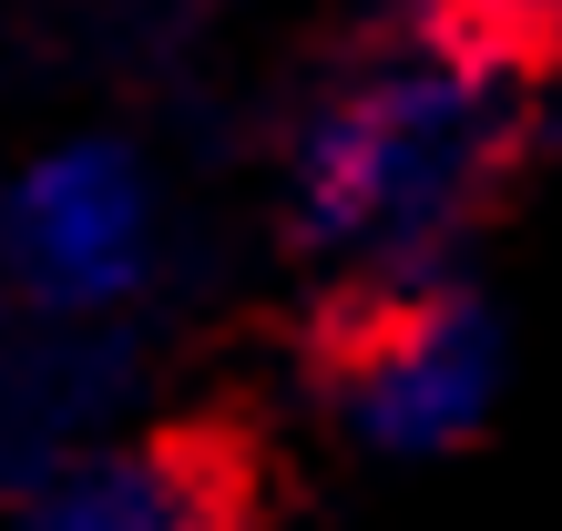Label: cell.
I'll return each instance as SVG.
<instances>
[{"label": "cell", "mask_w": 562, "mask_h": 531, "mask_svg": "<svg viewBox=\"0 0 562 531\" xmlns=\"http://www.w3.org/2000/svg\"><path fill=\"white\" fill-rule=\"evenodd\" d=\"M521 82H532L521 52H491L440 21L429 42L348 72L296 133V246L317 266H348L358 286L429 276V256L491 205L502 163L521 154V123H532Z\"/></svg>", "instance_id": "obj_1"}, {"label": "cell", "mask_w": 562, "mask_h": 531, "mask_svg": "<svg viewBox=\"0 0 562 531\" xmlns=\"http://www.w3.org/2000/svg\"><path fill=\"white\" fill-rule=\"evenodd\" d=\"M502 369H512V338L471 286L400 276V286H369V307L338 338V369L327 379H338V419H348L358 450L450 460L460 440L491 429Z\"/></svg>", "instance_id": "obj_2"}, {"label": "cell", "mask_w": 562, "mask_h": 531, "mask_svg": "<svg viewBox=\"0 0 562 531\" xmlns=\"http://www.w3.org/2000/svg\"><path fill=\"white\" fill-rule=\"evenodd\" d=\"M0 256L11 276L61 317H103L154 276V174L113 133H72V144L31 154L11 194H0Z\"/></svg>", "instance_id": "obj_3"}, {"label": "cell", "mask_w": 562, "mask_h": 531, "mask_svg": "<svg viewBox=\"0 0 562 531\" xmlns=\"http://www.w3.org/2000/svg\"><path fill=\"white\" fill-rule=\"evenodd\" d=\"M11 531H246V460L205 429L123 440L52 471Z\"/></svg>", "instance_id": "obj_4"}, {"label": "cell", "mask_w": 562, "mask_h": 531, "mask_svg": "<svg viewBox=\"0 0 562 531\" xmlns=\"http://www.w3.org/2000/svg\"><path fill=\"white\" fill-rule=\"evenodd\" d=\"M429 21H440V31H471V42H491V52H521V61H532V52H542V31H552V0H429Z\"/></svg>", "instance_id": "obj_5"}]
</instances>
